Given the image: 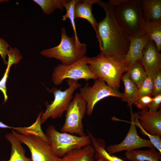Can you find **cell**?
I'll return each instance as SVG.
<instances>
[{
	"label": "cell",
	"mask_w": 161,
	"mask_h": 161,
	"mask_svg": "<svg viewBox=\"0 0 161 161\" xmlns=\"http://www.w3.org/2000/svg\"><path fill=\"white\" fill-rule=\"evenodd\" d=\"M97 4L106 13V16L98 22L97 26L102 44L99 54L112 57L123 61L129 50V37L117 21L114 12V5L111 0L106 3L99 0Z\"/></svg>",
	"instance_id": "6da1fadb"
},
{
	"label": "cell",
	"mask_w": 161,
	"mask_h": 161,
	"mask_svg": "<svg viewBox=\"0 0 161 161\" xmlns=\"http://www.w3.org/2000/svg\"><path fill=\"white\" fill-rule=\"evenodd\" d=\"M114 12L118 23L129 37H139L144 34L141 0H124L114 7Z\"/></svg>",
	"instance_id": "7a4b0ae2"
},
{
	"label": "cell",
	"mask_w": 161,
	"mask_h": 161,
	"mask_svg": "<svg viewBox=\"0 0 161 161\" xmlns=\"http://www.w3.org/2000/svg\"><path fill=\"white\" fill-rule=\"evenodd\" d=\"M86 62L92 72L106 83L110 87L118 91L123 74L127 71L122 61L111 56L99 54L93 57H86Z\"/></svg>",
	"instance_id": "3957f363"
},
{
	"label": "cell",
	"mask_w": 161,
	"mask_h": 161,
	"mask_svg": "<svg viewBox=\"0 0 161 161\" xmlns=\"http://www.w3.org/2000/svg\"><path fill=\"white\" fill-rule=\"evenodd\" d=\"M61 39L57 46L42 50L41 54L48 58H54L60 60L64 65L72 64L85 55L87 47L85 43L77 40L74 35L70 37L65 29L61 30Z\"/></svg>",
	"instance_id": "277c9868"
},
{
	"label": "cell",
	"mask_w": 161,
	"mask_h": 161,
	"mask_svg": "<svg viewBox=\"0 0 161 161\" xmlns=\"http://www.w3.org/2000/svg\"><path fill=\"white\" fill-rule=\"evenodd\" d=\"M45 134L54 155L58 158L73 150L92 144L89 135L80 136L60 132L52 125L48 126Z\"/></svg>",
	"instance_id": "5b68a950"
},
{
	"label": "cell",
	"mask_w": 161,
	"mask_h": 161,
	"mask_svg": "<svg viewBox=\"0 0 161 161\" xmlns=\"http://www.w3.org/2000/svg\"><path fill=\"white\" fill-rule=\"evenodd\" d=\"M67 81L69 87L63 91L61 90V87L60 89L55 87L51 89L46 87L49 93H53L54 98L50 103L47 102H45L46 108L44 112H42L41 117V124L49 118L52 119L61 118L72 100L74 91L82 86L78 80L68 79Z\"/></svg>",
	"instance_id": "8992f818"
},
{
	"label": "cell",
	"mask_w": 161,
	"mask_h": 161,
	"mask_svg": "<svg viewBox=\"0 0 161 161\" xmlns=\"http://www.w3.org/2000/svg\"><path fill=\"white\" fill-rule=\"evenodd\" d=\"M12 133L28 147L31 153V161H60V158L54 155L46 137L34 132L22 134L12 130Z\"/></svg>",
	"instance_id": "52a82bcc"
},
{
	"label": "cell",
	"mask_w": 161,
	"mask_h": 161,
	"mask_svg": "<svg viewBox=\"0 0 161 161\" xmlns=\"http://www.w3.org/2000/svg\"><path fill=\"white\" fill-rule=\"evenodd\" d=\"M86 110V101L79 92L77 93L66 111L65 121L61 132L75 134L80 136H86L82 120Z\"/></svg>",
	"instance_id": "ba28073f"
},
{
	"label": "cell",
	"mask_w": 161,
	"mask_h": 161,
	"mask_svg": "<svg viewBox=\"0 0 161 161\" xmlns=\"http://www.w3.org/2000/svg\"><path fill=\"white\" fill-rule=\"evenodd\" d=\"M86 56L72 64L66 66L59 64L54 67L51 80L58 86L66 79L78 80L83 79L97 80L98 78L92 72L86 62Z\"/></svg>",
	"instance_id": "9c48e42d"
},
{
	"label": "cell",
	"mask_w": 161,
	"mask_h": 161,
	"mask_svg": "<svg viewBox=\"0 0 161 161\" xmlns=\"http://www.w3.org/2000/svg\"><path fill=\"white\" fill-rule=\"evenodd\" d=\"M79 94L86 104V114L91 115L94 106L98 101L103 99L112 96L121 98L122 93L106 84L103 80L98 79L92 86L88 82L79 89Z\"/></svg>",
	"instance_id": "30bf717a"
},
{
	"label": "cell",
	"mask_w": 161,
	"mask_h": 161,
	"mask_svg": "<svg viewBox=\"0 0 161 161\" xmlns=\"http://www.w3.org/2000/svg\"><path fill=\"white\" fill-rule=\"evenodd\" d=\"M129 108L131 113L130 125L127 134L120 143L110 145L106 147L107 151L110 154L145 147L151 148L154 147L150 140L142 138L138 134L136 126L133 121V113L132 108Z\"/></svg>",
	"instance_id": "8fae6325"
},
{
	"label": "cell",
	"mask_w": 161,
	"mask_h": 161,
	"mask_svg": "<svg viewBox=\"0 0 161 161\" xmlns=\"http://www.w3.org/2000/svg\"><path fill=\"white\" fill-rule=\"evenodd\" d=\"M140 61L147 75L161 70V54L157 51L153 41L149 40L144 47Z\"/></svg>",
	"instance_id": "7c38bea8"
},
{
	"label": "cell",
	"mask_w": 161,
	"mask_h": 161,
	"mask_svg": "<svg viewBox=\"0 0 161 161\" xmlns=\"http://www.w3.org/2000/svg\"><path fill=\"white\" fill-rule=\"evenodd\" d=\"M141 127L149 134L161 136V110L139 111L136 113Z\"/></svg>",
	"instance_id": "4fadbf2b"
},
{
	"label": "cell",
	"mask_w": 161,
	"mask_h": 161,
	"mask_svg": "<svg viewBox=\"0 0 161 161\" xmlns=\"http://www.w3.org/2000/svg\"><path fill=\"white\" fill-rule=\"evenodd\" d=\"M129 50L123 61L127 68L134 63L140 61L143 49L149 40L148 36L145 33L139 37H129Z\"/></svg>",
	"instance_id": "5bb4252c"
},
{
	"label": "cell",
	"mask_w": 161,
	"mask_h": 161,
	"mask_svg": "<svg viewBox=\"0 0 161 161\" xmlns=\"http://www.w3.org/2000/svg\"><path fill=\"white\" fill-rule=\"evenodd\" d=\"M99 0H78L75 6L74 14L75 18H81L85 19L92 25L96 32V37L101 50L102 49V44L98 36L97 28L98 22L94 16L92 12L93 4H97Z\"/></svg>",
	"instance_id": "9a60e30c"
},
{
	"label": "cell",
	"mask_w": 161,
	"mask_h": 161,
	"mask_svg": "<svg viewBox=\"0 0 161 161\" xmlns=\"http://www.w3.org/2000/svg\"><path fill=\"white\" fill-rule=\"evenodd\" d=\"M87 131L94 150L95 161H127L125 157H117L109 153L106 150L105 141L103 139L95 137L88 130Z\"/></svg>",
	"instance_id": "2e32d148"
},
{
	"label": "cell",
	"mask_w": 161,
	"mask_h": 161,
	"mask_svg": "<svg viewBox=\"0 0 161 161\" xmlns=\"http://www.w3.org/2000/svg\"><path fill=\"white\" fill-rule=\"evenodd\" d=\"M95 151L91 145L73 150L60 158V161H95Z\"/></svg>",
	"instance_id": "e0dca14e"
},
{
	"label": "cell",
	"mask_w": 161,
	"mask_h": 161,
	"mask_svg": "<svg viewBox=\"0 0 161 161\" xmlns=\"http://www.w3.org/2000/svg\"><path fill=\"white\" fill-rule=\"evenodd\" d=\"M161 154L154 147L147 150L126 151L125 156L129 161H160Z\"/></svg>",
	"instance_id": "ac0fdd59"
},
{
	"label": "cell",
	"mask_w": 161,
	"mask_h": 161,
	"mask_svg": "<svg viewBox=\"0 0 161 161\" xmlns=\"http://www.w3.org/2000/svg\"><path fill=\"white\" fill-rule=\"evenodd\" d=\"M141 1L144 20L161 21V0H142Z\"/></svg>",
	"instance_id": "d6986e66"
},
{
	"label": "cell",
	"mask_w": 161,
	"mask_h": 161,
	"mask_svg": "<svg viewBox=\"0 0 161 161\" xmlns=\"http://www.w3.org/2000/svg\"><path fill=\"white\" fill-rule=\"evenodd\" d=\"M5 137L11 145L10 156L8 160L2 161H31L25 156L26 151L22 143L13 133L7 134Z\"/></svg>",
	"instance_id": "ffe728a7"
},
{
	"label": "cell",
	"mask_w": 161,
	"mask_h": 161,
	"mask_svg": "<svg viewBox=\"0 0 161 161\" xmlns=\"http://www.w3.org/2000/svg\"><path fill=\"white\" fill-rule=\"evenodd\" d=\"M144 31L149 39L155 43L157 51L161 50V21H145Z\"/></svg>",
	"instance_id": "44dd1931"
},
{
	"label": "cell",
	"mask_w": 161,
	"mask_h": 161,
	"mask_svg": "<svg viewBox=\"0 0 161 161\" xmlns=\"http://www.w3.org/2000/svg\"><path fill=\"white\" fill-rule=\"evenodd\" d=\"M121 80L124 84L125 90L122 93L121 99L122 101L126 102L129 107H131L138 97V88L130 80L126 73L123 76Z\"/></svg>",
	"instance_id": "7402d4cb"
},
{
	"label": "cell",
	"mask_w": 161,
	"mask_h": 161,
	"mask_svg": "<svg viewBox=\"0 0 161 161\" xmlns=\"http://www.w3.org/2000/svg\"><path fill=\"white\" fill-rule=\"evenodd\" d=\"M126 73L138 88L147 76L140 61L134 63L128 67Z\"/></svg>",
	"instance_id": "603a6c76"
},
{
	"label": "cell",
	"mask_w": 161,
	"mask_h": 161,
	"mask_svg": "<svg viewBox=\"0 0 161 161\" xmlns=\"http://www.w3.org/2000/svg\"><path fill=\"white\" fill-rule=\"evenodd\" d=\"M67 0H33L41 8L43 13L47 15L52 13L57 9L63 10V3Z\"/></svg>",
	"instance_id": "cb8c5ba5"
},
{
	"label": "cell",
	"mask_w": 161,
	"mask_h": 161,
	"mask_svg": "<svg viewBox=\"0 0 161 161\" xmlns=\"http://www.w3.org/2000/svg\"><path fill=\"white\" fill-rule=\"evenodd\" d=\"M78 0H66L63 4V6L66 10L65 14L62 16V20L65 21L68 18L70 21L74 33V35L77 40H79L78 36L76 25L75 21L74 8L76 3Z\"/></svg>",
	"instance_id": "d4e9b609"
},
{
	"label": "cell",
	"mask_w": 161,
	"mask_h": 161,
	"mask_svg": "<svg viewBox=\"0 0 161 161\" xmlns=\"http://www.w3.org/2000/svg\"><path fill=\"white\" fill-rule=\"evenodd\" d=\"M133 121L135 126L139 128L141 133L148 137L149 139V140L151 141L154 146L160 153H161V137L151 135L144 130L139 124L136 113H133Z\"/></svg>",
	"instance_id": "484cf974"
},
{
	"label": "cell",
	"mask_w": 161,
	"mask_h": 161,
	"mask_svg": "<svg viewBox=\"0 0 161 161\" xmlns=\"http://www.w3.org/2000/svg\"><path fill=\"white\" fill-rule=\"evenodd\" d=\"M153 89V75H147L138 88V96H152Z\"/></svg>",
	"instance_id": "4316f807"
},
{
	"label": "cell",
	"mask_w": 161,
	"mask_h": 161,
	"mask_svg": "<svg viewBox=\"0 0 161 161\" xmlns=\"http://www.w3.org/2000/svg\"><path fill=\"white\" fill-rule=\"evenodd\" d=\"M153 100V97L148 96H138L133 104L141 111H148L149 105Z\"/></svg>",
	"instance_id": "83f0119b"
},
{
	"label": "cell",
	"mask_w": 161,
	"mask_h": 161,
	"mask_svg": "<svg viewBox=\"0 0 161 161\" xmlns=\"http://www.w3.org/2000/svg\"><path fill=\"white\" fill-rule=\"evenodd\" d=\"M14 64V63L13 61L8 59V61L7 63V69L4 76L0 80V90L2 92L4 95V103L6 102L8 98L7 93L6 82L8 76L10 68L11 66Z\"/></svg>",
	"instance_id": "f1b7e54d"
},
{
	"label": "cell",
	"mask_w": 161,
	"mask_h": 161,
	"mask_svg": "<svg viewBox=\"0 0 161 161\" xmlns=\"http://www.w3.org/2000/svg\"><path fill=\"white\" fill-rule=\"evenodd\" d=\"M161 93V71L153 75V89L152 96H154Z\"/></svg>",
	"instance_id": "f546056e"
},
{
	"label": "cell",
	"mask_w": 161,
	"mask_h": 161,
	"mask_svg": "<svg viewBox=\"0 0 161 161\" xmlns=\"http://www.w3.org/2000/svg\"><path fill=\"white\" fill-rule=\"evenodd\" d=\"M161 103V93L153 97V100L150 103L148 111L155 112L158 111L160 108Z\"/></svg>",
	"instance_id": "4dcf8cb0"
},
{
	"label": "cell",
	"mask_w": 161,
	"mask_h": 161,
	"mask_svg": "<svg viewBox=\"0 0 161 161\" xmlns=\"http://www.w3.org/2000/svg\"><path fill=\"white\" fill-rule=\"evenodd\" d=\"M9 45L4 40L0 38V55L4 64H7L6 58L7 55Z\"/></svg>",
	"instance_id": "1f68e13d"
},
{
	"label": "cell",
	"mask_w": 161,
	"mask_h": 161,
	"mask_svg": "<svg viewBox=\"0 0 161 161\" xmlns=\"http://www.w3.org/2000/svg\"><path fill=\"white\" fill-rule=\"evenodd\" d=\"M0 128L2 129H9L14 130L16 127H12L7 126L0 121Z\"/></svg>",
	"instance_id": "d6a6232c"
},
{
	"label": "cell",
	"mask_w": 161,
	"mask_h": 161,
	"mask_svg": "<svg viewBox=\"0 0 161 161\" xmlns=\"http://www.w3.org/2000/svg\"><path fill=\"white\" fill-rule=\"evenodd\" d=\"M9 0H0V3L4 2H7Z\"/></svg>",
	"instance_id": "836d02e7"
}]
</instances>
